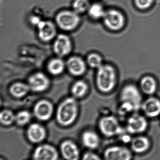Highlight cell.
Here are the masks:
<instances>
[{"label":"cell","mask_w":160,"mask_h":160,"mask_svg":"<svg viewBox=\"0 0 160 160\" xmlns=\"http://www.w3.org/2000/svg\"><path fill=\"white\" fill-rule=\"evenodd\" d=\"M82 159L84 160H99L102 159L100 156L92 150L86 152L83 154Z\"/></svg>","instance_id":"obj_30"},{"label":"cell","mask_w":160,"mask_h":160,"mask_svg":"<svg viewBox=\"0 0 160 160\" xmlns=\"http://www.w3.org/2000/svg\"><path fill=\"white\" fill-rule=\"evenodd\" d=\"M98 127L100 133L107 138L122 135L125 131L118 119L111 115L100 118L98 121Z\"/></svg>","instance_id":"obj_4"},{"label":"cell","mask_w":160,"mask_h":160,"mask_svg":"<svg viewBox=\"0 0 160 160\" xmlns=\"http://www.w3.org/2000/svg\"><path fill=\"white\" fill-rule=\"evenodd\" d=\"M54 52L59 57L68 55L72 49V43L67 34H61L56 36L53 46Z\"/></svg>","instance_id":"obj_12"},{"label":"cell","mask_w":160,"mask_h":160,"mask_svg":"<svg viewBox=\"0 0 160 160\" xmlns=\"http://www.w3.org/2000/svg\"><path fill=\"white\" fill-rule=\"evenodd\" d=\"M89 88L88 85L86 81L78 80L72 86L71 92L72 97L76 99L82 98L87 94Z\"/></svg>","instance_id":"obj_24"},{"label":"cell","mask_w":160,"mask_h":160,"mask_svg":"<svg viewBox=\"0 0 160 160\" xmlns=\"http://www.w3.org/2000/svg\"><path fill=\"white\" fill-rule=\"evenodd\" d=\"M56 24L61 29L72 31L79 26L81 19L80 15L73 10H63L59 12L56 18Z\"/></svg>","instance_id":"obj_6"},{"label":"cell","mask_w":160,"mask_h":160,"mask_svg":"<svg viewBox=\"0 0 160 160\" xmlns=\"http://www.w3.org/2000/svg\"><path fill=\"white\" fill-rule=\"evenodd\" d=\"M118 72L112 64L104 62L96 70L95 77L96 86L97 89L103 93L112 92L117 85Z\"/></svg>","instance_id":"obj_1"},{"label":"cell","mask_w":160,"mask_h":160,"mask_svg":"<svg viewBox=\"0 0 160 160\" xmlns=\"http://www.w3.org/2000/svg\"><path fill=\"white\" fill-rule=\"evenodd\" d=\"M148 127L147 118L143 114L136 112L127 119L125 129L128 134L138 135L146 131Z\"/></svg>","instance_id":"obj_7"},{"label":"cell","mask_w":160,"mask_h":160,"mask_svg":"<svg viewBox=\"0 0 160 160\" xmlns=\"http://www.w3.org/2000/svg\"><path fill=\"white\" fill-rule=\"evenodd\" d=\"M91 4L89 0H74L72 4L73 10L80 15L87 12Z\"/></svg>","instance_id":"obj_28"},{"label":"cell","mask_w":160,"mask_h":160,"mask_svg":"<svg viewBox=\"0 0 160 160\" xmlns=\"http://www.w3.org/2000/svg\"><path fill=\"white\" fill-rule=\"evenodd\" d=\"M138 87L142 94L150 96H153L157 91V81L151 75H145L141 78Z\"/></svg>","instance_id":"obj_19"},{"label":"cell","mask_w":160,"mask_h":160,"mask_svg":"<svg viewBox=\"0 0 160 160\" xmlns=\"http://www.w3.org/2000/svg\"><path fill=\"white\" fill-rule=\"evenodd\" d=\"M106 10L101 3L95 2L91 4L87 12L91 19L98 21L102 20Z\"/></svg>","instance_id":"obj_23"},{"label":"cell","mask_w":160,"mask_h":160,"mask_svg":"<svg viewBox=\"0 0 160 160\" xmlns=\"http://www.w3.org/2000/svg\"><path fill=\"white\" fill-rule=\"evenodd\" d=\"M15 114L9 109H4L0 113V122L4 126H9L15 123Z\"/></svg>","instance_id":"obj_27"},{"label":"cell","mask_w":160,"mask_h":160,"mask_svg":"<svg viewBox=\"0 0 160 160\" xmlns=\"http://www.w3.org/2000/svg\"><path fill=\"white\" fill-rule=\"evenodd\" d=\"M133 152L130 148L123 145H114L108 147L103 153L106 160H130L132 159Z\"/></svg>","instance_id":"obj_8"},{"label":"cell","mask_w":160,"mask_h":160,"mask_svg":"<svg viewBox=\"0 0 160 160\" xmlns=\"http://www.w3.org/2000/svg\"><path fill=\"white\" fill-rule=\"evenodd\" d=\"M130 149L133 153L142 154L148 151L151 146V142L147 136L142 135H136L131 139Z\"/></svg>","instance_id":"obj_18"},{"label":"cell","mask_w":160,"mask_h":160,"mask_svg":"<svg viewBox=\"0 0 160 160\" xmlns=\"http://www.w3.org/2000/svg\"><path fill=\"white\" fill-rule=\"evenodd\" d=\"M66 67V63L62 58L58 57L51 59L48 62L47 68L50 74L58 76L63 73Z\"/></svg>","instance_id":"obj_22"},{"label":"cell","mask_w":160,"mask_h":160,"mask_svg":"<svg viewBox=\"0 0 160 160\" xmlns=\"http://www.w3.org/2000/svg\"><path fill=\"white\" fill-rule=\"evenodd\" d=\"M31 113L27 110L20 111L15 114V123L19 126L28 125L32 119Z\"/></svg>","instance_id":"obj_26"},{"label":"cell","mask_w":160,"mask_h":160,"mask_svg":"<svg viewBox=\"0 0 160 160\" xmlns=\"http://www.w3.org/2000/svg\"><path fill=\"white\" fill-rule=\"evenodd\" d=\"M59 153L51 144H40L34 149L32 158L35 160H56L59 159Z\"/></svg>","instance_id":"obj_11"},{"label":"cell","mask_w":160,"mask_h":160,"mask_svg":"<svg viewBox=\"0 0 160 160\" xmlns=\"http://www.w3.org/2000/svg\"><path fill=\"white\" fill-rule=\"evenodd\" d=\"M142 92L138 86L133 83L125 84L122 88L119 95L121 104L125 105L137 112L140 110L143 102Z\"/></svg>","instance_id":"obj_3"},{"label":"cell","mask_w":160,"mask_h":160,"mask_svg":"<svg viewBox=\"0 0 160 160\" xmlns=\"http://www.w3.org/2000/svg\"><path fill=\"white\" fill-rule=\"evenodd\" d=\"M54 111V105L51 101L46 99H42L34 105L33 114L37 120L46 122L51 118Z\"/></svg>","instance_id":"obj_9"},{"label":"cell","mask_w":160,"mask_h":160,"mask_svg":"<svg viewBox=\"0 0 160 160\" xmlns=\"http://www.w3.org/2000/svg\"><path fill=\"white\" fill-rule=\"evenodd\" d=\"M105 27L113 32H119L125 28L127 18L124 13L115 8L107 9L102 20Z\"/></svg>","instance_id":"obj_5"},{"label":"cell","mask_w":160,"mask_h":160,"mask_svg":"<svg viewBox=\"0 0 160 160\" xmlns=\"http://www.w3.org/2000/svg\"><path fill=\"white\" fill-rule=\"evenodd\" d=\"M37 27L38 37L42 41L49 42L57 36V29L52 22L42 20Z\"/></svg>","instance_id":"obj_15"},{"label":"cell","mask_w":160,"mask_h":160,"mask_svg":"<svg viewBox=\"0 0 160 160\" xmlns=\"http://www.w3.org/2000/svg\"><path fill=\"white\" fill-rule=\"evenodd\" d=\"M88 66L97 70L104 63L102 56L99 53L92 52L88 54L86 59Z\"/></svg>","instance_id":"obj_25"},{"label":"cell","mask_w":160,"mask_h":160,"mask_svg":"<svg viewBox=\"0 0 160 160\" xmlns=\"http://www.w3.org/2000/svg\"><path fill=\"white\" fill-rule=\"evenodd\" d=\"M59 152L62 158L67 160H78L81 155L77 144L70 139L64 141L61 143Z\"/></svg>","instance_id":"obj_16"},{"label":"cell","mask_w":160,"mask_h":160,"mask_svg":"<svg viewBox=\"0 0 160 160\" xmlns=\"http://www.w3.org/2000/svg\"><path fill=\"white\" fill-rule=\"evenodd\" d=\"M42 20L37 16H32L31 19V22L33 25L37 27Z\"/></svg>","instance_id":"obj_31"},{"label":"cell","mask_w":160,"mask_h":160,"mask_svg":"<svg viewBox=\"0 0 160 160\" xmlns=\"http://www.w3.org/2000/svg\"><path fill=\"white\" fill-rule=\"evenodd\" d=\"M88 65L86 61L78 56L70 57L67 60L66 67L69 72L72 76L79 77L86 72Z\"/></svg>","instance_id":"obj_17"},{"label":"cell","mask_w":160,"mask_h":160,"mask_svg":"<svg viewBox=\"0 0 160 160\" xmlns=\"http://www.w3.org/2000/svg\"><path fill=\"white\" fill-rule=\"evenodd\" d=\"M155 0H134L135 6L141 11H147L154 4Z\"/></svg>","instance_id":"obj_29"},{"label":"cell","mask_w":160,"mask_h":160,"mask_svg":"<svg viewBox=\"0 0 160 160\" xmlns=\"http://www.w3.org/2000/svg\"><path fill=\"white\" fill-rule=\"evenodd\" d=\"M27 83L31 91L34 92H45L49 88L51 81L46 74L39 72L30 76Z\"/></svg>","instance_id":"obj_10"},{"label":"cell","mask_w":160,"mask_h":160,"mask_svg":"<svg viewBox=\"0 0 160 160\" xmlns=\"http://www.w3.org/2000/svg\"><path fill=\"white\" fill-rule=\"evenodd\" d=\"M147 118H154L160 115V100L153 96L143 100L141 109Z\"/></svg>","instance_id":"obj_13"},{"label":"cell","mask_w":160,"mask_h":160,"mask_svg":"<svg viewBox=\"0 0 160 160\" xmlns=\"http://www.w3.org/2000/svg\"><path fill=\"white\" fill-rule=\"evenodd\" d=\"M26 134L30 142L40 144L46 138L47 133L46 128L41 124L34 123L28 126Z\"/></svg>","instance_id":"obj_14"},{"label":"cell","mask_w":160,"mask_h":160,"mask_svg":"<svg viewBox=\"0 0 160 160\" xmlns=\"http://www.w3.org/2000/svg\"><path fill=\"white\" fill-rule=\"evenodd\" d=\"M31 91L28 83L17 82L13 83L9 88V92L12 97L21 98L26 96Z\"/></svg>","instance_id":"obj_21"},{"label":"cell","mask_w":160,"mask_h":160,"mask_svg":"<svg viewBox=\"0 0 160 160\" xmlns=\"http://www.w3.org/2000/svg\"><path fill=\"white\" fill-rule=\"evenodd\" d=\"M79 107L77 99L73 97L64 99L56 109V121L62 127H68L76 121L79 115Z\"/></svg>","instance_id":"obj_2"},{"label":"cell","mask_w":160,"mask_h":160,"mask_svg":"<svg viewBox=\"0 0 160 160\" xmlns=\"http://www.w3.org/2000/svg\"><path fill=\"white\" fill-rule=\"evenodd\" d=\"M81 141L82 145L90 150L96 149L100 143L99 136L96 132L91 130H86L82 133Z\"/></svg>","instance_id":"obj_20"}]
</instances>
